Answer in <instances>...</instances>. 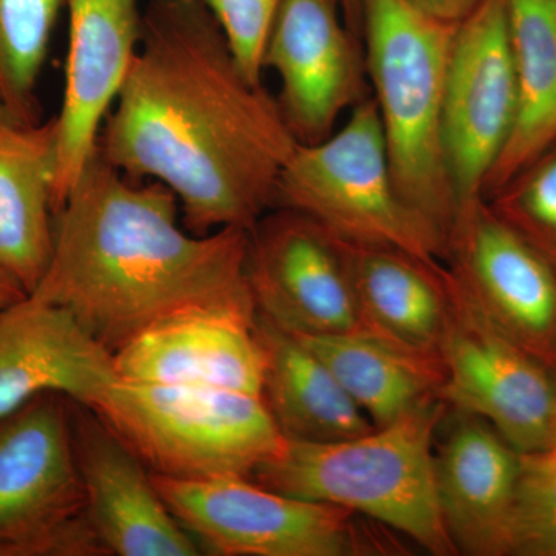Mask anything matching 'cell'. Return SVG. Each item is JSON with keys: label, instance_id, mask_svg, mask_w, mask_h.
<instances>
[{"label": "cell", "instance_id": "20", "mask_svg": "<svg viewBox=\"0 0 556 556\" xmlns=\"http://www.w3.org/2000/svg\"><path fill=\"white\" fill-rule=\"evenodd\" d=\"M56 164V116L21 124L0 102V268L28 295L53 255Z\"/></svg>", "mask_w": 556, "mask_h": 556}, {"label": "cell", "instance_id": "31", "mask_svg": "<svg viewBox=\"0 0 556 556\" xmlns=\"http://www.w3.org/2000/svg\"><path fill=\"white\" fill-rule=\"evenodd\" d=\"M547 452H551L552 455H554V457L556 459V441H555L554 447H552L551 450H547Z\"/></svg>", "mask_w": 556, "mask_h": 556}, {"label": "cell", "instance_id": "7", "mask_svg": "<svg viewBox=\"0 0 556 556\" xmlns=\"http://www.w3.org/2000/svg\"><path fill=\"white\" fill-rule=\"evenodd\" d=\"M153 484L201 548L222 556H407L409 541L367 517L300 500L251 478L179 479Z\"/></svg>", "mask_w": 556, "mask_h": 556}, {"label": "cell", "instance_id": "9", "mask_svg": "<svg viewBox=\"0 0 556 556\" xmlns=\"http://www.w3.org/2000/svg\"><path fill=\"white\" fill-rule=\"evenodd\" d=\"M450 276L442 401L484 419L522 455L547 452L556 441V372L501 332Z\"/></svg>", "mask_w": 556, "mask_h": 556}, {"label": "cell", "instance_id": "12", "mask_svg": "<svg viewBox=\"0 0 556 556\" xmlns=\"http://www.w3.org/2000/svg\"><path fill=\"white\" fill-rule=\"evenodd\" d=\"M342 0H281L263 51L280 79L276 97L299 144L328 138L340 116L367 100V62Z\"/></svg>", "mask_w": 556, "mask_h": 556}, {"label": "cell", "instance_id": "18", "mask_svg": "<svg viewBox=\"0 0 556 556\" xmlns=\"http://www.w3.org/2000/svg\"><path fill=\"white\" fill-rule=\"evenodd\" d=\"M452 413L455 419L434 447L442 521L457 555H510L521 453L481 417Z\"/></svg>", "mask_w": 556, "mask_h": 556}, {"label": "cell", "instance_id": "19", "mask_svg": "<svg viewBox=\"0 0 556 556\" xmlns=\"http://www.w3.org/2000/svg\"><path fill=\"white\" fill-rule=\"evenodd\" d=\"M345 243L361 332L442 365L441 348L452 309L448 266L404 249Z\"/></svg>", "mask_w": 556, "mask_h": 556}, {"label": "cell", "instance_id": "3", "mask_svg": "<svg viewBox=\"0 0 556 556\" xmlns=\"http://www.w3.org/2000/svg\"><path fill=\"white\" fill-rule=\"evenodd\" d=\"M450 412L442 399L362 437L285 442L252 481L285 495L332 504L407 538L434 556H456L437 495L434 447Z\"/></svg>", "mask_w": 556, "mask_h": 556}, {"label": "cell", "instance_id": "8", "mask_svg": "<svg viewBox=\"0 0 556 556\" xmlns=\"http://www.w3.org/2000/svg\"><path fill=\"white\" fill-rule=\"evenodd\" d=\"M67 401L40 394L0 419V556L105 555L87 519Z\"/></svg>", "mask_w": 556, "mask_h": 556}, {"label": "cell", "instance_id": "14", "mask_svg": "<svg viewBox=\"0 0 556 556\" xmlns=\"http://www.w3.org/2000/svg\"><path fill=\"white\" fill-rule=\"evenodd\" d=\"M68 11L64 97L58 123L53 208L60 212L97 152L141 39L139 0H65Z\"/></svg>", "mask_w": 556, "mask_h": 556}, {"label": "cell", "instance_id": "26", "mask_svg": "<svg viewBox=\"0 0 556 556\" xmlns=\"http://www.w3.org/2000/svg\"><path fill=\"white\" fill-rule=\"evenodd\" d=\"M510 555L556 556V459L551 452L521 453Z\"/></svg>", "mask_w": 556, "mask_h": 556}, {"label": "cell", "instance_id": "10", "mask_svg": "<svg viewBox=\"0 0 556 556\" xmlns=\"http://www.w3.org/2000/svg\"><path fill=\"white\" fill-rule=\"evenodd\" d=\"M517 100L508 0H484L457 25L445 76L444 148L457 214L484 199L514 129Z\"/></svg>", "mask_w": 556, "mask_h": 556}, {"label": "cell", "instance_id": "28", "mask_svg": "<svg viewBox=\"0 0 556 556\" xmlns=\"http://www.w3.org/2000/svg\"><path fill=\"white\" fill-rule=\"evenodd\" d=\"M428 16L448 25L466 21L484 0H408Z\"/></svg>", "mask_w": 556, "mask_h": 556}, {"label": "cell", "instance_id": "2", "mask_svg": "<svg viewBox=\"0 0 556 556\" xmlns=\"http://www.w3.org/2000/svg\"><path fill=\"white\" fill-rule=\"evenodd\" d=\"M248 247L244 229L185 232L167 186L126 177L97 149L54 215L53 255L30 298L67 309L115 354L190 311L257 317Z\"/></svg>", "mask_w": 556, "mask_h": 556}, {"label": "cell", "instance_id": "25", "mask_svg": "<svg viewBox=\"0 0 556 556\" xmlns=\"http://www.w3.org/2000/svg\"><path fill=\"white\" fill-rule=\"evenodd\" d=\"M484 200L556 265V144Z\"/></svg>", "mask_w": 556, "mask_h": 556}, {"label": "cell", "instance_id": "15", "mask_svg": "<svg viewBox=\"0 0 556 556\" xmlns=\"http://www.w3.org/2000/svg\"><path fill=\"white\" fill-rule=\"evenodd\" d=\"M86 408H72L86 514L105 555L195 556L201 546L166 506L152 471Z\"/></svg>", "mask_w": 556, "mask_h": 556}, {"label": "cell", "instance_id": "17", "mask_svg": "<svg viewBox=\"0 0 556 556\" xmlns=\"http://www.w3.org/2000/svg\"><path fill=\"white\" fill-rule=\"evenodd\" d=\"M116 380L115 354L67 309L28 295L0 318V419L50 393L91 409Z\"/></svg>", "mask_w": 556, "mask_h": 556}, {"label": "cell", "instance_id": "24", "mask_svg": "<svg viewBox=\"0 0 556 556\" xmlns=\"http://www.w3.org/2000/svg\"><path fill=\"white\" fill-rule=\"evenodd\" d=\"M65 0H0V102L21 124L40 123L38 83Z\"/></svg>", "mask_w": 556, "mask_h": 556}, {"label": "cell", "instance_id": "13", "mask_svg": "<svg viewBox=\"0 0 556 556\" xmlns=\"http://www.w3.org/2000/svg\"><path fill=\"white\" fill-rule=\"evenodd\" d=\"M445 265L501 332L556 372V265L484 199L460 208Z\"/></svg>", "mask_w": 556, "mask_h": 556}, {"label": "cell", "instance_id": "5", "mask_svg": "<svg viewBox=\"0 0 556 556\" xmlns=\"http://www.w3.org/2000/svg\"><path fill=\"white\" fill-rule=\"evenodd\" d=\"M91 412L170 478H251L287 442L265 399L215 388L119 379Z\"/></svg>", "mask_w": 556, "mask_h": 556}, {"label": "cell", "instance_id": "6", "mask_svg": "<svg viewBox=\"0 0 556 556\" xmlns=\"http://www.w3.org/2000/svg\"><path fill=\"white\" fill-rule=\"evenodd\" d=\"M276 207L303 212L348 243L404 249L434 262L447 257L444 237L397 188L372 97L328 138L298 142L278 178Z\"/></svg>", "mask_w": 556, "mask_h": 556}, {"label": "cell", "instance_id": "4", "mask_svg": "<svg viewBox=\"0 0 556 556\" xmlns=\"http://www.w3.org/2000/svg\"><path fill=\"white\" fill-rule=\"evenodd\" d=\"M456 27L408 0H362L369 86L394 179L447 249L457 200L444 148V94Z\"/></svg>", "mask_w": 556, "mask_h": 556}, {"label": "cell", "instance_id": "27", "mask_svg": "<svg viewBox=\"0 0 556 556\" xmlns=\"http://www.w3.org/2000/svg\"><path fill=\"white\" fill-rule=\"evenodd\" d=\"M252 84H262L263 51L281 0H203Z\"/></svg>", "mask_w": 556, "mask_h": 556}, {"label": "cell", "instance_id": "30", "mask_svg": "<svg viewBox=\"0 0 556 556\" xmlns=\"http://www.w3.org/2000/svg\"><path fill=\"white\" fill-rule=\"evenodd\" d=\"M348 27L362 38V0H342Z\"/></svg>", "mask_w": 556, "mask_h": 556}, {"label": "cell", "instance_id": "1", "mask_svg": "<svg viewBox=\"0 0 556 556\" xmlns=\"http://www.w3.org/2000/svg\"><path fill=\"white\" fill-rule=\"evenodd\" d=\"M298 141L252 84L203 0H148L129 73L98 138L102 159L177 197L193 236L252 230Z\"/></svg>", "mask_w": 556, "mask_h": 556}, {"label": "cell", "instance_id": "16", "mask_svg": "<svg viewBox=\"0 0 556 556\" xmlns=\"http://www.w3.org/2000/svg\"><path fill=\"white\" fill-rule=\"evenodd\" d=\"M257 317L195 309L161 321L115 353L121 380L206 387L263 397L265 345Z\"/></svg>", "mask_w": 556, "mask_h": 556}, {"label": "cell", "instance_id": "23", "mask_svg": "<svg viewBox=\"0 0 556 556\" xmlns=\"http://www.w3.org/2000/svg\"><path fill=\"white\" fill-rule=\"evenodd\" d=\"M332 372L375 427H386L441 399L444 368L365 332L295 336Z\"/></svg>", "mask_w": 556, "mask_h": 556}, {"label": "cell", "instance_id": "11", "mask_svg": "<svg viewBox=\"0 0 556 556\" xmlns=\"http://www.w3.org/2000/svg\"><path fill=\"white\" fill-rule=\"evenodd\" d=\"M247 270L260 316L294 336L362 331L345 241L294 208L249 230Z\"/></svg>", "mask_w": 556, "mask_h": 556}, {"label": "cell", "instance_id": "21", "mask_svg": "<svg viewBox=\"0 0 556 556\" xmlns=\"http://www.w3.org/2000/svg\"><path fill=\"white\" fill-rule=\"evenodd\" d=\"M257 328L268 357L263 399L285 439L342 441L375 428L302 340L260 314Z\"/></svg>", "mask_w": 556, "mask_h": 556}, {"label": "cell", "instance_id": "22", "mask_svg": "<svg viewBox=\"0 0 556 556\" xmlns=\"http://www.w3.org/2000/svg\"><path fill=\"white\" fill-rule=\"evenodd\" d=\"M517 116L484 199L556 144V0H508Z\"/></svg>", "mask_w": 556, "mask_h": 556}, {"label": "cell", "instance_id": "29", "mask_svg": "<svg viewBox=\"0 0 556 556\" xmlns=\"http://www.w3.org/2000/svg\"><path fill=\"white\" fill-rule=\"evenodd\" d=\"M27 298L25 289L7 270L0 268V318L7 311Z\"/></svg>", "mask_w": 556, "mask_h": 556}]
</instances>
